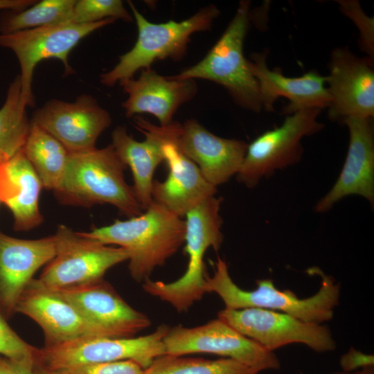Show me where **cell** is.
<instances>
[{
  "mask_svg": "<svg viewBox=\"0 0 374 374\" xmlns=\"http://www.w3.org/2000/svg\"><path fill=\"white\" fill-rule=\"evenodd\" d=\"M80 233L102 244L126 249L130 274L136 281L141 282L184 243L185 222L153 201L137 216L116 220L109 225Z\"/></svg>",
  "mask_w": 374,
  "mask_h": 374,
  "instance_id": "cell-1",
  "label": "cell"
},
{
  "mask_svg": "<svg viewBox=\"0 0 374 374\" xmlns=\"http://www.w3.org/2000/svg\"><path fill=\"white\" fill-rule=\"evenodd\" d=\"M127 166L111 144L92 150L69 154L60 186L54 191L62 204L91 207L111 204L127 217L141 214L133 187L125 179Z\"/></svg>",
  "mask_w": 374,
  "mask_h": 374,
  "instance_id": "cell-2",
  "label": "cell"
},
{
  "mask_svg": "<svg viewBox=\"0 0 374 374\" xmlns=\"http://www.w3.org/2000/svg\"><path fill=\"white\" fill-rule=\"evenodd\" d=\"M310 272L321 278L318 292L310 297L300 299L290 290H280L271 279L256 280V289L247 291L238 287L230 276L226 263L217 258L214 274L206 276V293L217 294L225 309L260 308L286 313L304 321L323 324L330 321L338 305L340 286L334 278L314 267Z\"/></svg>",
  "mask_w": 374,
  "mask_h": 374,
  "instance_id": "cell-3",
  "label": "cell"
},
{
  "mask_svg": "<svg viewBox=\"0 0 374 374\" xmlns=\"http://www.w3.org/2000/svg\"><path fill=\"white\" fill-rule=\"evenodd\" d=\"M127 3L136 24L137 39L134 46L119 57L118 62L111 70L100 75V82L107 87L134 77L136 72L150 68L157 60H181L186 54L191 35L208 30L220 13L215 6L208 5L181 21L152 23L132 1Z\"/></svg>",
  "mask_w": 374,
  "mask_h": 374,
  "instance_id": "cell-4",
  "label": "cell"
},
{
  "mask_svg": "<svg viewBox=\"0 0 374 374\" xmlns=\"http://www.w3.org/2000/svg\"><path fill=\"white\" fill-rule=\"evenodd\" d=\"M222 199L209 197L185 215L184 251L188 257L185 273L170 283L150 278L143 281L145 292L170 303L179 312H186L206 293L204 258L208 249L217 251L223 242L220 214Z\"/></svg>",
  "mask_w": 374,
  "mask_h": 374,
  "instance_id": "cell-5",
  "label": "cell"
},
{
  "mask_svg": "<svg viewBox=\"0 0 374 374\" xmlns=\"http://www.w3.org/2000/svg\"><path fill=\"white\" fill-rule=\"evenodd\" d=\"M250 4L249 1H241L225 30L207 54L195 65L172 76L217 83L238 105L258 112L262 109L258 86L243 51L251 19Z\"/></svg>",
  "mask_w": 374,
  "mask_h": 374,
  "instance_id": "cell-6",
  "label": "cell"
},
{
  "mask_svg": "<svg viewBox=\"0 0 374 374\" xmlns=\"http://www.w3.org/2000/svg\"><path fill=\"white\" fill-rule=\"evenodd\" d=\"M53 236L55 256L37 278L51 289H68L100 281L109 269L129 258L126 249L84 237L66 225L57 226Z\"/></svg>",
  "mask_w": 374,
  "mask_h": 374,
  "instance_id": "cell-7",
  "label": "cell"
},
{
  "mask_svg": "<svg viewBox=\"0 0 374 374\" xmlns=\"http://www.w3.org/2000/svg\"><path fill=\"white\" fill-rule=\"evenodd\" d=\"M115 21L107 19L91 24L66 22L0 34V46L11 50L19 62L21 99L26 107L35 105L32 82L35 68L39 62L46 59L59 60L63 64L64 74H73L75 71L69 62L71 50L83 38Z\"/></svg>",
  "mask_w": 374,
  "mask_h": 374,
  "instance_id": "cell-8",
  "label": "cell"
},
{
  "mask_svg": "<svg viewBox=\"0 0 374 374\" xmlns=\"http://www.w3.org/2000/svg\"><path fill=\"white\" fill-rule=\"evenodd\" d=\"M169 328L159 326L153 332L139 337H87L74 341L45 346L38 349L37 363L51 368L76 367L132 360L143 369L166 355L163 339Z\"/></svg>",
  "mask_w": 374,
  "mask_h": 374,
  "instance_id": "cell-9",
  "label": "cell"
},
{
  "mask_svg": "<svg viewBox=\"0 0 374 374\" xmlns=\"http://www.w3.org/2000/svg\"><path fill=\"white\" fill-rule=\"evenodd\" d=\"M322 109L310 108L287 115L283 123L268 130L248 144L237 180L251 188L263 178L271 177L297 163L301 158V140L321 131L318 121Z\"/></svg>",
  "mask_w": 374,
  "mask_h": 374,
  "instance_id": "cell-10",
  "label": "cell"
},
{
  "mask_svg": "<svg viewBox=\"0 0 374 374\" xmlns=\"http://www.w3.org/2000/svg\"><path fill=\"white\" fill-rule=\"evenodd\" d=\"M163 344L166 355L214 354L232 359L258 373L280 367L274 352L265 350L218 317L197 327L169 328Z\"/></svg>",
  "mask_w": 374,
  "mask_h": 374,
  "instance_id": "cell-11",
  "label": "cell"
},
{
  "mask_svg": "<svg viewBox=\"0 0 374 374\" xmlns=\"http://www.w3.org/2000/svg\"><path fill=\"white\" fill-rule=\"evenodd\" d=\"M217 317L270 352L292 344L305 345L317 353L330 352L336 347L328 327L286 313L260 308H224Z\"/></svg>",
  "mask_w": 374,
  "mask_h": 374,
  "instance_id": "cell-12",
  "label": "cell"
},
{
  "mask_svg": "<svg viewBox=\"0 0 374 374\" xmlns=\"http://www.w3.org/2000/svg\"><path fill=\"white\" fill-rule=\"evenodd\" d=\"M30 122L55 137L69 154H76L96 148L112 118L92 96L81 94L73 102L48 100L33 112Z\"/></svg>",
  "mask_w": 374,
  "mask_h": 374,
  "instance_id": "cell-13",
  "label": "cell"
},
{
  "mask_svg": "<svg viewBox=\"0 0 374 374\" xmlns=\"http://www.w3.org/2000/svg\"><path fill=\"white\" fill-rule=\"evenodd\" d=\"M326 86L330 98L328 118L342 123L350 118H373L374 71L371 60L348 48H335L329 62Z\"/></svg>",
  "mask_w": 374,
  "mask_h": 374,
  "instance_id": "cell-14",
  "label": "cell"
},
{
  "mask_svg": "<svg viewBox=\"0 0 374 374\" xmlns=\"http://www.w3.org/2000/svg\"><path fill=\"white\" fill-rule=\"evenodd\" d=\"M181 126L175 121L164 126L162 152L168 174L163 181L154 180L152 188L153 201L179 217L217 193V188L178 147L176 139Z\"/></svg>",
  "mask_w": 374,
  "mask_h": 374,
  "instance_id": "cell-15",
  "label": "cell"
},
{
  "mask_svg": "<svg viewBox=\"0 0 374 374\" xmlns=\"http://www.w3.org/2000/svg\"><path fill=\"white\" fill-rule=\"evenodd\" d=\"M15 312L34 320L43 330L46 346L60 344L87 337H103L70 302L55 290L33 279L19 296Z\"/></svg>",
  "mask_w": 374,
  "mask_h": 374,
  "instance_id": "cell-16",
  "label": "cell"
},
{
  "mask_svg": "<svg viewBox=\"0 0 374 374\" xmlns=\"http://www.w3.org/2000/svg\"><path fill=\"white\" fill-rule=\"evenodd\" d=\"M54 290L106 337H132L150 325L147 315L128 305L103 279L86 285Z\"/></svg>",
  "mask_w": 374,
  "mask_h": 374,
  "instance_id": "cell-17",
  "label": "cell"
},
{
  "mask_svg": "<svg viewBox=\"0 0 374 374\" xmlns=\"http://www.w3.org/2000/svg\"><path fill=\"white\" fill-rule=\"evenodd\" d=\"M266 51L253 53L249 64L259 89L262 108L273 111L280 97L289 100L283 109L286 115L296 112L328 107L330 98L326 86V76L312 70L299 77H287L278 68L270 69L267 64Z\"/></svg>",
  "mask_w": 374,
  "mask_h": 374,
  "instance_id": "cell-18",
  "label": "cell"
},
{
  "mask_svg": "<svg viewBox=\"0 0 374 374\" xmlns=\"http://www.w3.org/2000/svg\"><path fill=\"white\" fill-rule=\"evenodd\" d=\"M349 143L341 172L328 193L314 207L317 213L328 211L338 201L351 195H360L374 204V125L373 118H350Z\"/></svg>",
  "mask_w": 374,
  "mask_h": 374,
  "instance_id": "cell-19",
  "label": "cell"
},
{
  "mask_svg": "<svg viewBox=\"0 0 374 374\" xmlns=\"http://www.w3.org/2000/svg\"><path fill=\"white\" fill-rule=\"evenodd\" d=\"M118 84L127 94L122 103L125 116L149 114L157 118L160 126L171 123L179 107L197 91L195 80L163 76L151 67L141 70L137 78L124 79Z\"/></svg>",
  "mask_w": 374,
  "mask_h": 374,
  "instance_id": "cell-20",
  "label": "cell"
},
{
  "mask_svg": "<svg viewBox=\"0 0 374 374\" xmlns=\"http://www.w3.org/2000/svg\"><path fill=\"white\" fill-rule=\"evenodd\" d=\"M176 142L204 179L216 188L238 174L248 146L243 141L213 134L195 119L181 124Z\"/></svg>",
  "mask_w": 374,
  "mask_h": 374,
  "instance_id": "cell-21",
  "label": "cell"
},
{
  "mask_svg": "<svg viewBox=\"0 0 374 374\" xmlns=\"http://www.w3.org/2000/svg\"><path fill=\"white\" fill-rule=\"evenodd\" d=\"M55 256L53 235L24 240L0 231V312L5 317L15 312L19 296L35 273Z\"/></svg>",
  "mask_w": 374,
  "mask_h": 374,
  "instance_id": "cell-22",
  "label": "cell"
},
{
  "mask_svg": "<svg viewBox=\"0 0 374 374\" xmlns=\"http://www.w3.org/2000/svg\"><path fill=\"white\" fill-rule=\"evenodd\" d=\"M134 121L136 129L145 135V140H135L124 126L118 125L112 133L111 145L123 163L130 167L134 179V194L145 211L153 202L152 188L154 171L164 161L162 144L165 130L164 126L153 125L139 116H135Z\"/></svg>",
  "mask_w": 374,
  "mask_h": 374,
  "instance_id": "cell-23",
  "label": "cell"
},
{
  "mask_svg": "<svg viewBox=\"0 0 374 374\" xmlns=\"http://www.w3.org/2000/svg\"><path fill=\"white\" fill-rule=\"evenodd\" d=\"M42 188L23 148L0 165V202L11 211L15 231H28L43 222L39 208Z\"/></svg>",
  "mask_w": 374,
  "mask_h": 374,
  "instance_id": "cell-24",
  "label": "cell"
},
{
  "mask_svg": "<svg viewBox=\"0 0 374 374\" xmlns=\"http://www.w3.org/2000/svg\"><path fill=\"white\" fill-rule=\"evenodd\" d=\"M23 152L39 177L42 187L53 191L57 190L64 177L69 156L62 144L31 123Z\"/></svg>",
  "mask_w": 374,
  "mask_h": 374,
  "instance_id": "cell-25",
  "label": "cell"
},
{
  "mask_svg": "<svg viewBox=\"0 0 374 374\" xmlns=\"http://www.w3.org/2000/svg\"><path fill=\"white\" fill-rule=\"evenodd\" d=\"M26 105L21 99L19 75L10 84L0 108V165L22 150L30 127Z\"/></svg>",
  "mask_w": 374,
  "mask_h": 374,
  "instance_id": "cell-26",
  "label": "cell"
},
{
  "mask_svg": "<svg viewBox=\"0 0 374 374\" xmlns=\"http://www.w3.org/2000/svg\"><path fill=\"white\" fill-rule=\"evenodd\" d=\"M76 0H42L21 11L6 10L0 17V34L72 22Z\"/></svg>",
  "mask_w": 374,
  "mask_h": 374,
  "instance_id": "cell-27",
  "label": "cell"
},
{
  "mask_svg": "<svg viewBox=\"0 0 374 374\" xmlns=\"http://www.w3.org/2000/svg\"><path fill=\"white\" fill-rule=\"evenodd\" d=\"M230 358L207 359L163 355L144 368L142 374H258Z\"/></svg>",
  "mask_w": 374,
  "mask_h": 374,
  "instance_id": "cell-28",
  "label": "cell"
},
{
  "mask_svg": "<svg viewBox=\"0 0 374 374\" xmlns=\"http://www.w3.org/2000/svg\"><path fill=\"white\" fill-rule=\"evenodd\" d=\"M107 19L131 22L132 15L121 0H76L73 7L72 22L91 24Z\"/></svg>",
  "mask_w": 374,
  "mask_h": 374,
  "instance_id": "cell-29",
  "label": "cell"
},
{
  "mask_svg": "<svg viewBox=\"0 0 374 374\" xmlns=\"http://www.w3.org/2000/svg\"><path fill=\"white\" fill-rule=\"evenodd\" d=\"M0 312V355L15 359H37L38 349L24 341Z\"/></svg>",
  "mask_w": 374,
  "mask_h": 374,
  "instance_id": "cell-30",
  "label": "cell"
},
{
  "mask_svg": "<svg viewBox=\"0 0 374 374\" xmlns=\"http://www.w3.org/2000/svg\"><path fill=\"white\" fill-rule=\"evenodd\" d=\"M342 12L357 26L362 49L373 60L374 53L373 18L368 17L357 1H338Z\"/></svg>",
  "mask_w": 374,
  "mask_h": 374,
  "instance_id": "cell-31",
  "label": "cell"
},
{
  "mask_svg": "<svg viewBox=\"0 0 374 374\" xmlns=\"http://www.w3.org/2000/svg\"><path fill=\"white\" fill-rule=\"evenodd\" d=\"M71 374H142L143 368L132 360L82 366L68 370Z\"/></svg>",
  "mask_w": 374,
  "mask_h": 374,
  "instance_id": "cell-32",
  "label": "cell"
},
{
  "mask_svg": "<svg viewBox=\"0 0 374 374\" xmlns=\"http://www.w3.org/2000/svg\"><path fill=\"white\" fill-rule=\"evenodd\" d=\"M339 363L342 371L350 373L364 368L374 366V356L351 347L347 353L342 355Z\"/></svg>",
  "mask_w": 374,
  "mask_h": 374,
  "instance_id": "cell-33",
  "label": "cell"
},
{
  "mask_svg": "<svg viewBox=\"0 0 374 374\" xmlns=\"http://www.w3.org/2000/svg\"><path fill=\"white\" fill-rule=\"evenodd\" d=\"M36 359H15L0 355V374H35Z\"/></svg>",
  "mask_w": 374,
  "mask_h": 374,
  "instance_id": "cell-34",
  "label": "cell"
},
{
  "mask_svg": "<svg viewBox=\"0 0 374 374\" xmlns=\"http://www.w3.org/2000/svg\"><path fill=\"white\" fill-rule=\"evenodd\" d=\"M37 1L36 0H0V10L21 11Z\"/></svg>",
  "mask_w": 374,
  "mask_h": 374,
  "instance_id": "cell-35",
  "label": "cell"
},
{
  "mask_svg": "<svg viewBox=\"0 0 374 374\" xmlns=\"http://www.w3.org/2000/svg\"><path fill=\"white\" fill-rule=\"evenodd\" d=\"M35 374H71L68 370L51 368L35 363Z\"/></svg>",
  "mask_w": 374,
  "mask_h": 374,
  "instance_id": "cell-36",
  "label": "cell"
},
{
  "mask_svg": "<svg viewBox=\"0 0 374 374\" xmlns=\"http://www.w3.org/2000/svg\"><path fill=\"white\" fill-rule=\"evenodd\" d=\"M332 374H374V366L364 368L350 373L340 371L333 373Z\"/></svg>",
  "mask_w": 374,
  "mask_h": 374,
  "instance_id": "cell-37",
  "label": "cell"
}]
</instances>
